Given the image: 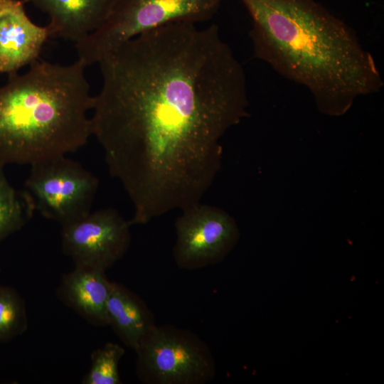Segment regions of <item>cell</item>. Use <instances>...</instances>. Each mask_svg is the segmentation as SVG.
I'll list each match as a JSON object with an SVG mask.
<instances>
[{"label": "cell", "mask_w": 384, "mask_h": 384, "mask_svg": "<svg viewBox=\"0 0 384 384\" xmlns=\"http://www.w3.org/2000/svg\"><path fill=\"white\" fill-rule=\"evenodd\" d=\"M136 373L146 384H205L215 375L208 346L193 332L155 325L134 349Z\"/></svg>", "instance_id": "5"}, {"label": "cell", "mask_w": 384, "mask_h": 384, "mask_svg": "<svg viewBox=\"0 0 384 384\" xmlns=\"http://www.w3.org/2000/svg\"><path fill=\"white\" fill-rule=\"evenodd\" d=\"M50 37L27 16L24 1L0 0V73L9 75L37 60Z\"/></svg>", "instance_id": "9"}, {"label": "cell", "mask_w": 384, "mask_h": 384, "mask_svg": "<svg viewBox=\"0 0 384 384\" xmlns=\"http://www.w3.org/2000/svg\"><path fill=\"white\" fill-rule=\"evenodd\" d=\"M36 210L33 201L26 191H16L6 178L0 164V242L19 230Z\"/></svg>", "instance_id": "13"}, {"label": "cell", "mask_w": 384, "mask_h": 384, "mask_svg": "<svg viewBox=\"0 0 384 384\" xmlns=\"http://www.w3.org/2000/svg\"><path fill=\"white\" fill-rule=\"evenodd\" d=\"M98 186L94 174L65 155L31 164L25 182L36 210L61 226L91 212Z\"/></svg>", "instance_id": "6"}, {"label": "cell", "mask_w": 384, "mask_h": 384, "mask_svg": "<svg viewBox=\"0 0 384 384\" xmlns=\"http://www.w3.org/2000/svg\"><path fill=\"white\" fill-rule=\"evenodd\" d=\"M50 16L49 36L75 43L100 28L115 0H23Z\"/></svg>", "instance_id": "11"}, {"label": "cell", "mask_w": 384, "mask_h": 384, "mask_svg": "<svg viewBox=\"0 0 384 384\" xmlns=\"http://www.w3.org/2000/svg\"><path fill=\"white\" fill-rule=\"evenodd\" d=\"M108 325L129 348L135 349L155 325L145 303L125 286L112 282L107 304Z\"/></svg>", "instance_id": "12"}, {"label": "cell", "mask_w": 384, "mask_h": 384, "mask_svg": "<svg viewBox=\"0 0 384 384\" xmlns=\"http://www.w3.org/2000/svg\"><path fill=\"white\" fill-rule=\"evenodd\" d=\"M28 327L26 305L13 288L0 285V341H9Z\"/></svg>", "instance_id": "14"}, {"label": "cell", "mask_w": 384, "mask_h": 384, "mask_svg": "<svg viewBox=\"0 0 384 384\" xmlns=\"http://www.w3.org/2000/svg\"><path fill=\"white\" fill-rule=\"evenodd\" d=\"M175 230L174 258L179 268L187 270L222 262L240 238L238 225L229 213L201 203L181 210Z\"/></svg>", "instance_id": "7"}, {"label": "cell", "mask_w": 384, "mask_h": 384, "mask_svg": "<svg viewBox=\"0 0 384 384\" xmlns=\"http://www.w3.org/2000/svg\"><path fill=\"white\" fill-rule=\"evenodd\" d=\"M123 347L107 343L91 354V366L82 380L83 384H121L119 363L124 355Z\"/></svg>", "instance_id": "15"}, {"label": "cell", "mask_w": 384, "mask_h": 384, "mask_svg": "<svg viewBox=\"0 0 384 384\" xmlns=\"http://www.w3.org/2000/svg\"><path fill=\"white\" fill-rule=\"evenodd\" d=\"M79 60H36L0 87V164H33L73 152L92 135L93 97Z\"/></svg>", "instance_id": "3"}, {"label": "cell", "mask_w": 384, "mask_h": 384, "mask_svg": "<svg viewBox=\"0 0 384 384\" xmlns=\"http://www.w3.org/2000/svg\"><path fill=\"white\" fill-rule=\"evenodd\" d=\"M130 226L129 220L113 208L90 212L62 226L63 252L75 265L106 271L127 251Z\"/></svg>", "instance_id": "8"}, {"label": "cell", "mask_w": 384, "mask_h": 384, "mask_svg": "<svg viewBox=\"0 0 384 384\" xmlns=\"http://www.w3.org/2000/svg\"><path fill=\"white\" fill-rule=\"evenodd\" d=\"M92 135L144 225L200 203L220 170V139L248 116L245 73L218 27L178 21L98 62Z\"/></svg>", "instance_id": "1"}, {"label": "cell", "mask_w": 384, "mask_h": 384, "mask_svg": "<svg viewBox=\"0 0 384 384\" xmlns=\"http://www.w3.org/2000/svg\"><path fill=\"white\" fill-rule=\"evenodd\" d=\"M225 0H115L102 26L76 43L85 66L123 43L151 29L178 21L210 20Z\"/></svg>", "instance_id": "4"}, {"label": "cell", "mask_w": 384, "mask_h": 384, "mask_svg": "<svg viewBox=\"0 0 384 384\" xmlns=\"http://www.w3.org/2000/svg\"><path fill=\"white\" fill-rule=\"evenodd\" d=\"M105 271L75 265L65 274L57 290L58 297L92 325H108L107 304L111 289Z\"/></svg>", "instance_id": "10"}, {"label": "cell", "mask_w": 384, "mask_h": 384, "mask_svg": "<svg viewBox=\"0 0 384 384\" xmlns=\"http://www.w3.org/2000/svg\"><path fill=\"white\" fill-rule=\"evenodd\" d=\"M252 22L254 55L312 95L330 116L379 92L381 73L356 31L316 0H240Z\"/></svg>", "instance_id": "2"}]
</instances>
